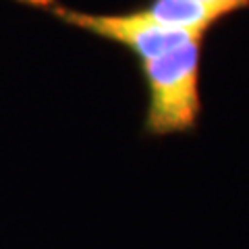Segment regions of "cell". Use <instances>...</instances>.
I'll return each instance as SVG.
<instances>
[{"label":"cell","mask_w":249,"mask_h":249,"mask_svg":"<svg viewBox=\"0 0 249 249\" xmlns=\"http://www.w3.org/2000/svg\"><path fill=\"white\" fill-rule=\"evenodd\" d=\"M40 9L50 13L58 21L67 23V25L98 37V40L121 46L135 58V62L154 58L193 36H199L196 31L160 25L142 6H135V9H129L124 13H85L69 9L56 0H44Z\"/></svg>","instance_id":"2"},{"label":"cell","mask_w":249,"mask_h":249,"mask_svg":"<svg viewBox=\"0 0 249 249\" xmlns=\"http://www.w3.org/2000/svg\"><path fill=\"white\" fill-rule=\"evenodd\" d=\"M185 2L201 6V9L216 15L220 21H224L227 17H231V15H235L239 11L249 9V0H185Z\"/></svg>","instance_id":"3"},{"label":"cell","mask_w":249,"mask_h":249,"mask_svg":"<svg viewBox=\"0 0 249 249\" xmlns=\"http://www.w3.org/2000/svg\"><path fill=\"white\" fill-rule=\"evenodd\" d=\"M206 34L193 36L154 58L137 62L145 85V112L142 133L168 137L193 133L204 112L201 100V62Z\"/></svg>","instance_id":"1"}]
</instances>
